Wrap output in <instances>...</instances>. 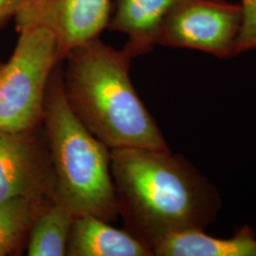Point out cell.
Returning a JSON list of instances; mask_svg holds the SVG:
<instances>
[{
  "instance_id": "obj_14",
  "label": "cell",
  "mask_w": 256,
  "mask_h": 256,
  "mask_svg": "<svg viewBox=\"0 0 256 256\" xmlns=\"http://www.w3.org/2000/svg\"><path fill=\"white\" fill-rule=\"evenodd\" d=\"M23 0H0V27L18 14Z\"/></svg>"
},
{
  "instance_id": "obj_7",
  "label": "cell",
  "mask_w": 256,
  "mask_h": 256,
  "mask_svg": "<svg viewBox=\"0 0 256 256\" xmlns=\"http://www.w3.org/2000/svg\"><path fill=\"white\" fill-rule=\"evenodd\" d=\"M34 131L0 130V202L44 196L50 172Z\"/></svg>"
},
{
  "instance_id": "obj_6",
  "label": "cell",
  "mask_w": 256,
  "mask_h": 256,
  "mask_svg": "<svg viewBox=\"0 0 256 256\" xmlns=\"http://www.w3.org/2000/svg\"><path fill=\"white\" fill-rule=\"evenodd\" d=\"M111 0H23L16 30L44 28L54 34L63 59L76 46L98 38L108 28Z\"/></svg>"
},
{
  "instance_id": "obj_8",
  "label": "cell",
  "mask_w": 256,
  "mask_h": 256,
  "mask_svg": "<svg viewBox=\"0 0 256 256\" xmlns=\"http://www.w3.org/2000/svg\"><path fill=\"white\" fill-rule=\"evenodd\" d=\"M180 0H113L108 28L128 37L124 50L132 58L149 52L156 45L162 25Z\"/></svg>"
},
{
  "instance_id": "obj_3",
  "label": "cell",
  "mask_w": 256,
  "mask_h": 256,
  "mask_svg": "<svg viewBox=\"0 0 256 256\" xmlns=\"http://www.w3.org/2000/svg\"><path fill=\"white\" fill-rule=\"evenodd\" d=\"M43 120L50 148L57 200L75 216L110 218L116 210L108 147L84 126L72 110L59 64L46 86Z\"/></svg>"
},
{
  "instance_id": "obj_12",
  "label": "cell",
  "mask_w": 256,
  "mask_h": 256,
  "mask_svg": "<svg viewBox=\"0 0 256 256\" xmlns=\"http://www.w3.org/2000/svg\"><path fill=\"white\" fill-rule=\"evenodd\" d=\"M42 206L43 196H21L0 202V256L18 250Z\"/></svg>"
},
{
  "instance_id": "obj_1",
  "label": "cell",
  "mask_w": 256,
  "mask_h": 256,
  "mask_svg": "<svg viewBox=\"0 0 256 256\" xmlns=\"http://www.w3.org/2000/svg\"><path fill=\"white\" fill-rule=\"evenodd\" d=\"M110 153L124 209L148 247L166 232L205 230L216 220L220 194L188 162L169 150L120 147Z\"/></svg>"
},
{
  "instance_id": "obj_10",
  "label": "cell",
  "mask_w": 256,
  "mask_h": 256,
  "mask_svg": "<svg viewBox=\"0 0 256 256\" xmlns=\"http://www.w3.org/2000/svg\"><path fill=\"white\" fill-rule=\"evenodd\" d=\"M68 256H153L140 238L116 229L101 218L84 214L74 218L68 245Z\"/></svg>"
},
{
  "instance_id": "obj_4",
  "label": "cell",
  "mask_w": 256,
  "mask_h": 256,
  "mask_svg": "<svg viewBox=\"0 0 256 256\" xmlns=\"http://www.w3.org/2000/svg\"><path fill=\"white\" fill-rule=\"evenodd\" d=\"M62 60L58 42L48 30L19 32L12 54L0 68V130H34L43 120L50 77Z\"/></svg>"
},
{
  "instance_id": "obj_5",
  "label": "cell",
  "mask_w": 256,
  "mask_h": 256,
  "mask_svg": "<svg viewBox=\"0 0 256 256\" xmlns=\"http://www.w3.org/2000/svg\"><path fill=\"white\" fill-rule=\"evenodd\" d=\"M241 23L239 3L180 0L162 25L158 45L194 50L228 59L238 55Z\"/></svg>"
},
{
  "instance_id": "obj_11",
  "label": "cell",
  "mask_w": 256,
  "mask_h": 256,
  "mask_svg": "<svg viewBox=\"0 0 256 256\" xmlns=\"http://www.w3.org/2000/svg\"><path fill=\"white\" fill-rule=\"evenodd\" d=\"M74 218L72 210L59 200L43 208L30 230L28 256H66Z\"/></svg>"
},
{
  "instance_id": "obj_13",
  "label": "cell",
  "mask_w": 256,
  "mask_h": 256,
  "mask_svg": "<svg viewBox=\"0 0 256 256\" xmlns=\"http://www.w3.org/2000/svg\"><path fill=\"white\" fill-rule=\"evenodd\" d=\"M242 23L238 37V54L256 50V0H240Z\"/></svg>"
},
{
  "instance_id": "obj_2",
  "label": "cell",
  "mask_w": 256,
  "mask_h": 256,
  "mask_svg": "<svg viewBox=\"0 0 256 256\" xmlns=\"http://www.w3.org/2000/svg\"><path fill=\"white\" fill-rule=\"evenodd\" d=\"M64 90L76 116L106 146L169 150L130 77L132 57L95 38L70 50Z\"/></svg>"
},
{
  "instance_id": "obj_9",
  "label": "cell",
  "mask_w": 256,
  "mask_h": 256,
  "mask_svg": "<svg viewBox=\"0 0 256 256\" xmlns=\"http://www.w3.org/2000/svg\"><path fill=\"white\" fill-rule=\"evenodd\" d=\"M150 248L158 256H256V234L250 226L230 238H214L202 230H173L156 238Z\"/></svg>"
}]
</instances>
